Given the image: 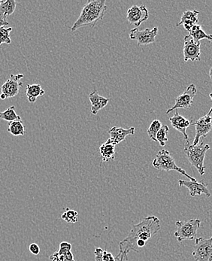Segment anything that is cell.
I'll return each instance as SVG.
<instances>
[{
	"label": "cell",
	"mask_w": 212,
	"mask_h": 261,
	"mask_svg": "<svg viewBox=\"0 0 212 261\" xmlns=\"http://www.w3.org/2000/svg\"></svg>",
	"instance_id": "obj_37"
},
{
	"label": "cell",
	"mask_w": 212,
	"mask_h": 261,
	"mask_svg": "<svg viewBox=\"0 0 212 261\" xmlns=\"http://www.w3.org/2000/svg\"><path fill=\"white\" fill-rule=\"evenodd\" d=\"M12 30V27H9V28L2 27V28H0V45L3 43L8 44V45L12 43V39L9 36V34H10Z\"/></svg>",
	"instance_id": "obj_28"
},
{
	"label": "cell",
	"mask_w": 212,
	"mask_h": 261,
	"mask_svg": "<svg viewBox=\"0 0 212 261\" xmlns=\"http://www.w3.org/2000/svg\"><path fill=\"white\" fill-rule=\"evenodd\" d=\"M72 250V244L67 242H63L60 243V248H59V255H65V253L69 252Z\"/></svg>",
	"instance_id": "obj_29"
},
{
	"label": "cell",
	"mask_w": 212,
	"mask_h": 261,
	"mask_svg": "<svg viewBox=\"0 0 212 261\" xmlns=\"http://www.w3.org/2000/svg\"><path fill=\"white\" fill-rule=\"evenodd\" d=\"M177 230L174 233L179 243L184 240H193L196 236L197 230L200 228L201 221L199 219L189 221H177L176 223Z\"/></svg>",
	"instance_id": "obj_5"
},
{
	"label": "cell",
	"mask_w": 212,
	"mask_h": 261,
	"mask_svg": "<svg viewBox=\"0 0 212 261\" xmlns=\"http://www.w3.org/2000/svg\"><path fill=\"white\" fill-rule=\"evenodd\" d=\"M60 258L61 261H75L72 251L65 253V255H60Z\"/></svg>",
	"instance_id": "obj_31"
},
{
	"label": "cell",
	"mask_w": 212,
	"mask_h": 261,
	"mask_svg": "<svg viewBox=\"0 0 212 261\" xmlns=\"http://www.w3.org/2000/svg\"><path fill=\"white\" fill-rule=\"evenodd\" d=\"M179 185L180 187H185L190 191V195L193 197L205 194L209 198L211 196L210 191L208 189L207 185L203 181L198 182L197 181H184L179 180Z\"/></svg>",
	"instance_id": "obj_13"
},
{
	"label": "cell",
	"mask_w": 212,
	"mask_h": 261,
	"mask_svg": "<svg viewBox=\"0 0 212 261\" xmlns=\"http://www.w3.org/2000/svg\"><path fill=\"white\" fill-rule=\"evenodd\" d=\"M96 261H116L112 253L104 251L101 248H97L94 251Z\"/></svg>",
	"instance_id": "obj_24"
},
{
	"label": "cell",
	"mask_w": 212,
	"mask_h": 261,
	"mask_svg": "<svg viewBox=\"0 0 212 261\" xmlns=\"http://www.w3.org/2000/svg\"><path fill=\"white\" fill-rule=\"evenodd\" d=\"M199 13V11L196 10L186 11L180 17V22L178 23L176 26L179 27V26L183 25L186 30L190 31L192 27L196 25L199 22V19L197 17Z\"/></svg>",
	"instance_id": "obj_17"
},
{
	"label": "cell",
	"mask_w": 212,
	"mask_h": 261,
	"mask_svg": "<svg viewBox=\"0 0 212 261\" xmlns=\"http://www.w3.org/2000/svg\"><path fill=\"white\" fill-rule=\"evenodd\" d=\"M49 261H61L60 255H59L58 251L53 253L50 257H49Z\"/></svg>",
	"instance_id": "obj_32"
},
{
	"label": "cell",
	"mask_w": 212,
	"mask_h": 261,
	"mask_svg": "<svg viewBox=\"0 0 212 261\" xmlns=\"http://www.w3.org/2000/svg\"><path fill=\"white\" fill-rule=\"evenodd\" d=\"M8 24H9V22L7 21L6 17L0 16V28L5 27V26H7Z\"/></svg>",
	"instance_id": "obj_33"
},
{
	"label": "cell",
	"mask_w": 212,
	"mask_h": 261,
	"mask_svg": "<svg viewBox=\"0 0 212 261\" xmlns=\"http://www.w3.org/2000/svg\"><path fill=\"white\" fill-rule=\"evenodd\" d=\"M7 131L15 137L25 135V127L21 120L10 122Z\"/></svg>",
	"instance_id": "obj_21"
},
{
	"label": "cell",
	"mask_w": 212,
	"mask_h": 261,
	"mask_svg": "<svg viewBox=\"0 0 212 261\" xmlns=\"http://www.w3.org/2000/svg\"><path fill=\"white\" fill-rule=\"evenodd\" d=\"M2 0H0V5H1V3H2Z\"/></svg>",
	"instance_id": "obj_36"
},
{
	"label": "cell",
	"mask_w": 212,
	"mask_h": 261,
	"mask_svg": "<svg viewBox=\"0 0 212 261\" xmlns=\"http://www.w3.org/2000/svg\"><path fill=\"white\" fill-rule=\"evenodd\" d=\"M210 149V145L204 144V141L201 140L197 145H194L190 144V141H187L184 147V153L187 156V160L191 163L193 167H195L199 172L200 175L205 174L206 167L204 166V160L206 152Z\"/></svg>",
	"instance_id": "obj_3"
},
{
	"label": "cell",
	"mask_w": 212,
	"mask_h": 261,
	"mask_svg": "<svg viewBox=\"0 0 212 261\" xmlns=\"http://www.w3.org/2000/svg\"><path fill=\"white\" fill-rule=\"evenodd\" d=\"M212 108L210 111L204 115L202 118L198 119L195 123H191L195 126L196 136L194 138L193 145L199 144L201 138H206L209 133L212 130Z\"/></svg>",
	"instance_id": "obj_8"
},
{
	"label": "cell",
	"mask_w": 212,
	"mask_h": 261,
	"mask_svg": "<svg viewBox=\"0 0 212 261\" xmlns=\"http://www.w3.org/2000/svg\"><path fill=\"white\" fill-rule=\"evenodd\" d=\"M189 35L192 37L195 42H199L202 39H209L212 41V35H208L204 30H202V27L199 24L194 26L190 31H189Z\"/></svg>",
	"instance_id": "obj_20"
},
{
	"label": "cell",
	"mask_w": 212,
	"mask_h": 261,
	"mask_svg": "<svg viewBox=\"0 0 212 261\" xmlns=\"http://www.w3.org/2000/svg\"><path fill=\"white\" fill-rule=\"evenodd\" d=\"M135 132V127L124 129L122 128V127L113 126L108 132L109 136H110V138L108 139V141L115 146L116 145H118L121 141H124L128 136L134 135Z\"/></svg>",
	"instance_id": "obj_14"
},
{
	"label": "cell",
	"mask_w": 212,
	"mask_h": 261,
	"mask_svg": "<svg viewBox=\"0 0 212 261\" xmlns=\"http://www.w3.org/2000/svg\"><path fill=\"white\" fill-rule=\"evenodd\" d=\"M209 97H210L211 100H212V93L209 94Z\"/></svg>",
	"instance_id": "obj_35"
},
{
	"label": "cell",
	"mask_w": 212,
	"mask_h": 261,
	"mask_svg": "<svg viewBox=\"0 0 212 261\" xmlns=\"http://www.w3.org/2000/svg\"><path fill=\"white\" fill-rule=\"evenodd\" d=\"M149 12L146 5H132L127 12V18L129 23L135 27H140L141 24L148 20Z\"/></svg>",
	"instance_id": "obj_11"
},
{
	"label": "cell",
	"mask_w": 212,
	"mask_h": 261,
	"mask_svg": "<svg viewBox=\"0 0 212 261\" xmlns=\"http://www.w3.org/2000/svg\"><path fill=\"white\" fill-rule=\"evenodd\" d=\"M107 10L105 0H90L84 5L80 16L74 23L72 32L83 27H94L97 22L102 20Z\"/></svg>",
	"instance_id": "obj_2"
},
{
	"label": "cell",
	"mask_w": 212,
	"mask_h": 261,
	"mask_svg": "<svg viewBox=\"0 0 212 261\" xmlns=\"http://www.w3.org/2000/svg\"><path fill=\"white\" fill-rule=\"evenodd\" d=\"M153 167L159 170H163V171L169 172L177 171L182 174L184 176L188 178L191 181H196V179L193 178L191 175H189L182 168L178 167L176 161L174 160L172 155L167 150H161L156 155L155 159L153 160Z\"/></svg>",
	"instance_id": "obj_4"
},
{
	"label": "cell",
	"mask_w": 212,
	"mask_h": 261,
	"mask_svg": "<svg viewBox=\"0 0 212 261\" xmlns=\"http://www.w3.org/2000/svg\"><path fill=\"white\" fill-rule=\"evenodd\" d=\"M17 2L15 0H5L2 1L0 5V16H5L8 17L9 15H12L15 12L16 9Z\"/></svg>",
	"instance_id": "obj_22"
},
{
	"label": "cell",
	"mask_w": 212,
	"mask_h": 261,
	"mask_svg": "<svg viewBox=\"0 0 212 261\" xmlns=\"http://www.w3.org/2000/svg\"><path fill=\"white\" fill-rule=\"evenodd\" d=\"M29 250L34 255H39V253H40V247L35 243H32V244H30V246H29Z\"/></svg>",
	"instance_id": "obj_30"
},
{
	"label": "cell",
	"mask_w": 212,
	"mask_h": 261,
	"mask_svg": "<svg viewBox=\"0 0 212 261\" xmlns=\"http://www.w3.org/2000/svg\"><path fill=\"white\" fill-rule=\"evenodd\" d=\"M99 153L102 156L103 163L114 160L115 158V146L107 140L99 147Z\"/></svg>",
	"instance_id": "obj_19"
},
{
	"label": "cell",
	"mask_w": 212,
	"mask_h": 261,
	"mask_svg": "<svg viewBox=\"0 0 212 261\" xmlns=\"http://www.w3.org/2000/svg\"><path fill=\"white\" fill-rule=\"evenodd\" d=\"M161 230V221L157 217L144 218L137 225L132 226L130 232L124 240L119 243L120 251L115 257L116 261H128L130 251L140 252L147 241Z\"/></svg>",
	"instance_id": "obj_1"
},
{
	"label": "cell",
	"mask_w": 212,
	"mask_h": 261,
	"mask_svg": "<svg viewBox=\"0 0 212 261\" xmlns=\"http://www.w3.org/2000/svg\"><path fill=\"white\" fill-rule=\"evenodd\" d=\"M209 76H210L211 79L212 80V67L209 70Z\"/></svg>",
	"instance_id": "obj_34"
},
{
	"label": "cell",
	"mask_w": 212,
	"mask_h": 261,
	"mask_svg": "<svg viewBox=\"0 0 212 261\" xmlns=\"http://www.w3.org/2000/svg\"><path fill=\"white\" fill-rule=\"evenodd\" d=\"M169 132V126L167 125H162L161 130L157 133L156 140L162 147L165 146L168 141L167 134Z\"/></svg>",
	"instance_id": "obj_26"
},
{
	"label": "cell",
	"mask_w": 212,
	"mask_h": 261,
	"mask_svg": "<svg viewBox=\"0 0 212 261\" xmlns=\"http://www.w3.org/2000/svg\"><path fill=\"white\" fill-rule=\"evenodd\" d=\"M184 60L187 62L201 60L200 42H195L191 35H186L184 38Z\"/></svg>",
	"instance_id": "obj_12"
},
{
	"label": "cell",
	"mask_w": 212,
	"mask_h": 261,
	"mask_svg": "<svg viewBox=\"0 0 212 261\" xmlns=\"http://www.w3.org/2000/svg\"><path fill=\"white\" fill-rule=\"evenodd\" d=\"M89 100L91 103V112L93 115H97L101 109L108 105L109 101V98L102 97L96 90L90 93Z\"/></svg>",
	"instance_id": "obj_16"
},
{
	"label": "cell",
	"mask_w": 212,
	"mask_h": 261,
	"mask_svg": "<svg viewBox=\"0 0 212 261\" xmlns=\"http://www.w3.org/2000/svg\"><path fill=\"white\" fill-rule=\"evenodd\" d=\"M196 93H197V90H196L195 85L192 84V85H189L182 94L179 95V97H176L175 105L168 110L166 112V115L170 113L174 110L178 109V108L188 109V108H191L192 106L193 103H194V97Z\"/></svg>",
	"instance_id": "obj_10"
},
{
	"label": "cell",
	"mask_w": 212,
	"mask_h": 261,
	"mask_svg": "<svg viewBox=\"0 0 212 261\" xmlns=\"http://www.w3.org/2000/svg\"><path fill=\"white\" fill-rule=\"evenodd\" d=\"M61 218L68 223L75 224L79 221L77 211H75V210L69 209V208L65 209V211H64Z\"/></svg>",
	"instance_id": "obj_27"
},
{
	"label": "cell",
	"mask_w": 212,
	"mask_h": 261,
	"mask_svg": "<svg viewBox=\"0 0 212 261\" xmlns=\"http://www.w3.org/2000/svg\"></svg>",
	"instance_id": "obj_38"
},
{
	"label": "cell",
	"mask_w": 212,
	"mask_h": 261,
	"mask_svg": "<svg viewBox=\"0 0 212 261\" xmlns=\"http://www.w3.org/2000/svg\"><path fill=\"white\" fill-rule=\"evenodd\" d=\"M169 121H170L171 124L173 126V128L182 133L184 139L187 141H188L187 129L188 128L189 126H191V121L187 120L182 115H179L178 111H176V113L172 118H169Z\"/></svg>",
	"instance_id": "obj_15"
},
{
	"label": "cell",
	"mask_w": 212,
	"mask_h": 261,
	"mask_svg": "<svg viewBox=\"0 0 212 261\" xmlns=\"http://www.w3.org/2000/svg\"><path fill=\"white\" fill-rule=\"evenodd\" d=\"M192 255L195 261H212V236L209 239H196Z\"/></svg>",
	"instance_id": "obj_6"
},
{
	"label": "cell",
	"mask_w": 212,
	"mask_h": 261,
	"mask_svg": "<svg viewBox=\"0 0 212 261\" xmlns=\"http://www.w3.org/2000/svg\"><path fill=\"white\" fill-rule=\"evenodd\" d=\"M45 93V90L39 84L27 85L26 95H27V100L31 104H35L37 98L42 97Z\"/></svg>",
	"instance_id": "obj_18"
},
{
	"label": "cell",
	"mask_w": 212,
	"mask_h": 261,
	"mask_svg": "<svg viewBox=\"0 0 212 261\" xmlns=\"http://www.w3.org/2000/svg\"><path fill=\"white\" fill-rule=\"evenodd\" d=\"M161 127H162V123L160 121H153L152 123H150V126L147 130V134H148V137H150V139L157 141L156 137H157V133L160 131Z\"/></svg>",
	"instance_id": "obj_25"
},
{
	"label": "cell",
	"mask_w": 212,
	"mask_h": 261,
	"mask_svg": "<svg viewBox=\"0 0 212 261\" xmlns=\"http://www.w3.org/2000/svg\"><path fill=\"white\" fill-rule=\"evenodd\" d=\"M158 34V27L154 28H146L143 30H138L137 28L132 29L130 33V38L132 40H136L139 46H145L154 43L156 36Z\"/></svg>",
	"instance_id": "obj_9"
},
{
	"label": "cell",
	"mask_w": 212,
	"mask_h": 261,
	"mask_svg": "<svg viewBox=\"0 0 212 261\" xmlns=\"http://www.w3.org/2000/svg\"><path fill=\"white\" fill-rule=\"evenodd\" d=\"M22 78H24L23 74L11 75L10 78L7 79L6 82L1 87L2 93L0 94V99L5 100L17 96L20 91V87L23 86V83L20 82Z\"/></svg>",
	"instance_id": "obj_7"
},
{
	"label": "cell",
	"mask_w": 212,
	"mask_h": 261,
	"mask_svg": "<svg viewBox=\"0 0 212 261\" xmlns=\"http://www.w3.org/2000/svg\"><path fill=\"white\" fill-rule=\"evenodd\" d=\"M0 119L12 122L15 121L21 120V118L15 112V107L14 105L7 108L5 112H0Z\"/></svg>",
	"instance_id": "obj_23"
}]
</instances>
